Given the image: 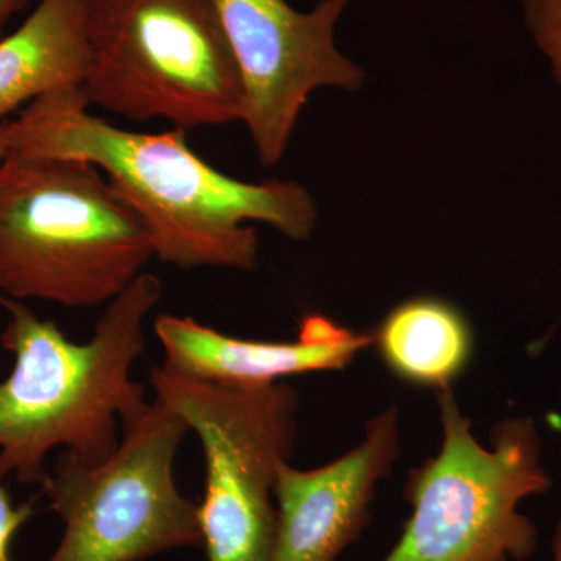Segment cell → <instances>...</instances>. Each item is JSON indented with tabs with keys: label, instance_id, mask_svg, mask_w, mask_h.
Returning <instances> with one entry per match:
<instances>
[{
	"label": "cell",
	"instance_id": "4",
	"mask_svg": "<svg viewBox=\"0 0 561 561\" xmlns=\"http://www.w3.org/2000/svg\"><path fill=\"white\" fill-rule=\"evenodd\" d=\"M88 105L191 131L241 122L238 62L213 0H84Z\"/></svg>",
	"mask_w": 561,
	"mask_h": 561
},
{
	"label": "cell",
	"instance_id": "16",
	"mask_svg": "<svg viewBox=\"0 0 561 561\" xmlns=\"http://www.w3.org/2000/svg\"><path fill=\"white\" fill-rule=\"evenodd\" d=\"M11 121L0 124V161L5 157L10 149Z\"/></svg>",
	"mask_w": 561,
	"mask_h": 561
},
{
	"label": "cell",
	"instance_id": "10",
	"mask_svg": "<svg viewBox=\"0 0 561 561\" xmlns=\"http://www.w3.org/2000/svg\"><path fill=\"white\" fill-rule=\"evenodd\" d=\"M154 332L164 348L162 367L236 389L272 386L305 373L343 370L373 343V335L351 331L320 313L306 316L298 337L290 342L234 337L172 313L154 320Z\"/></svg>",
	"mask_w": 561,
	"mask_h": 561
},
{
	"label": "cell",
	"instance_id": "6",
	"mask_svg": "<svg viewBox=\"0 0 561 561\" xmlns=\"http://www.w3.org/2000/svg\"><path fill=\"white\" fill-rule=\"evenodd\" d=\"M151 389L205 454L198 523L205 561H271L275 486L295 451L300 397L284 382L236 389L153 368Z\"/></svg>",
	"mask_w": 561,
	"mask_h": 561
},
{
	"label": "cell",
	"instance_id": "11",
	"mask_svg": "<svg viewBox=\"0 0 561 561\" xmlns=\"http://www.w3.org/2000/svg\"><path fill=\"white\" fill-rule=\"evenodd\" d=\"M88 58L84 0H39L0 39V124L41 98L80 90Z\"/></svg>",
	"mask_w": 561,
	"mask_h": 561
},
{
	"label": "cell",
	"instance_id": "2",
	"mask_svg": "<svg viewBox=\"0 0 561 561\" xmlns=\"http://www.w3.org/2000/svg\"><path fill=\"white\" fill-rule=\"evenodd\" d=\"M161 294V280L144 272L108 302L84 343L70 342L55 321L0 294L10 316L0 343L14 356L13 370L0 378L2 481L43 485L55 449L83 463L116 451L119 426H130L150 405L131 368L146 350L144 321Z\"/></svg>",
	"mask_w": 561,
	"mask_h": 561
},
{
	"label": "cell",
	"instance_id": "14",
	"mask_svg": "<svg viewBox=\"0 0 561 561\" xmlns=\"http://www.w3.org/2000/svg\"><path fill=\"white\" fill-rule=\"evenodd\" d=\"M2 482L0 479V561H14L11 557V545L35 511L32 502L14 505Z\"/></svg>",
	"mask_w": 561,
	"mask_h": 561
},
{
	"label": "cell",
	"instance_id": "15",
	"mask_svg": "<svg viewBox=\"0 0 561 561\" xmlns=\"http://www.w3.org/2000/svg\"><path fill=\"white\" fill-rule=\"evenodd\" d=\"M31 0H0V39L7 35V25Z\"/></svg>",
	"mask_w": 561,
	"mask_h": 561
},
{
	"label": "cell",
	"instance_id": "13",
	"mask_svg": "<svg viewBox=\"0 0 561 561\" xmlns=\"http://www.w3.org/2000/svg\"><path fill=\"white\" fill-rule=\"evenodd\" d=\"M527 25L561 87V0H524Z\"/></svg>",
	"mask_w": 561,
	"mask_h": 561
},
{
	"label": "cell",
	"instance_id": "12",
	"mask_svg": "<svg viewBox=\"0 0 561 561\" xmlns=\"http://www.w3.org/2000/svg\"><path fill=\"white\" fill-rule=\"evenodd\" d=\"M387 367L416 386L448 389L472 350L468 321L451 302L420 297L387 313L373 335Z\"/></svg>",
	"mask_w": 561,
	"mask_h": 561
},
{
	"label": "cell",
	"instance_id": "5",
	"mask_svg": "<svg viewBox=\"0 0 561 561\" xmlns=\"http://www.w3.org/2000/svg\"><path fill=\"white\" fill-rule=\"evenodd\" d=\"M443 442L409 474L412 515L381 561H523L537 549V527L519 512L551 486L530 419L501 421L491 448L472 434L451 390L438 391Z\"/></svg>",
	"mask_w": 561,
	"mask_h": 561
},
{
	"label": "cell",
	"instance_id": "1",
	"mask_svg": "<svg viewBox=\"0 0 561 561\" xmlns=\"http://www.w3.org/2000/svg\"><path fill=\"white\" fill-rule=\"evenodd\" d=\"M10 150L101 169L142 219L154 257L181 271L256 267L260 238L251 221L291 241L311 238L317 224L316 203L301 184L232 179L195 154L180 128L114 127L90 113L81 88L25 106L11 121Z\"/></svg>",
	"mask_w": 561,
	"mask_h": 561
},
{
	"label": "cell",
	"instance_id": "17",
	"mask_svg": "<svg viewBox=\"0 0 561 561\" xmlns=\"http://www.w3.org/2000/svg\"><path fill=\"white\" fill-rule=\"evenodd\" d=\"M552 551V561H561V523L557 526L556 535H553Z\"/></svg>",
	"mask_w": 561,
	"mask_h": 561
},
{
	"label": "cell",
	"instance_id": "7",
	"mask_svg": "<svg viewBox=\"0 0 561 561\" xmlns=\"http://www.w3.org/2000/svg\"><path fill=\"white\" fill-rule=\"evenodd\" d=\"M187 432L157 400L105 460L83 463L62 451L41 485L65 527L46 561H140L202 546L198 502L173 474Z\"/></svg>",
	"mask_w": 561,
	"mask_h": 561
},
{
	"label": "cell",
	"instance_id": "9",
	"mask_svg": "<svg viewBox=\"0 0 561 561\" xmlns=\"http://www.w3.org/2000/svg\"><path fill=\"white\" fill-rule=\"evenodd\" d=\"M394 408L367 424L364 440L312 470L290 463L276 479V535L271 561H335L370 519L376 486L400 457Z\"/></svg>",
	"mask_w": 561,
	"mask_h": 561
},
{
	"label": "cell",
	"instance_id": "8",
	"mask_svg": "<svg viewBox=\"0 0 561 561\" xmlns=\"http://www.w3.org/2000/svg\"><path fill=\"white\" fill-rule=\"evenodd\" d=\"M238 62L242 121L262 165L283 160L309 95L364 87V70L342 55L334 28L348 0H321L309 13L286 0H213Z\"/></svg>",
	"mask_w": 561,
	"mask_h": 561
},
{
	"label": "cell",
	"instance_id": "3",
	"mask_svg": "<svg viewBox=\"0 0 561 561\" xmlns=\"http://www.w3.org/2000/svg\"><path fill=\"white\" fill-rule=\"evenodd\" d=\"M149 231L91 162L7 151L0 161V294L66 308L119 297L153 260Z\"/></svg>",
	"mask_w": 561,
	"mask_h": 561
}]
</instances>
